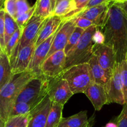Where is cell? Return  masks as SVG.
Returning <instances> with one entry per match:
<instances>
[{
	"instance_id": "cell-29",
	"label": "cell",
	"mask_w": 127,
	"mask_h": 127,
	"mask_svg": "<svg viewBox=\"0 0 127 127\" xmlns=\"http://www.w3.org/2000/svg\"><path fill=\"white\" fill-rule=\"evenodd\" d=\"M120 76L124 91L125 104L127 103V59L123 60L120 63Z\"/></svg>"
},
{
	"instance_id": "cell-43",
	"label": "cell",
	"mask_w": 127,
	"mask_h": 127,
	"mask_svg": "<svg viewBox=\"0 0 127 127\" xmlns=\"http://www.w3.org/2000/svg\"><path fill=\"white\" fill-rule=\"evenodd\" d=\"M114 1H115V2H122V1H123L124 0H114Z\"/></svg>"
},
{
	"instance_id": "cell-46",
	"label": "cell",
	"mask_w": 127,
	"mask_h": 127,
	"mask_svg": "<svg viewBox=\"0 0 127 127\" xmlns=\"http://www.w3.org/2000/svg\"></svg>"
},
{
	"instance_id": "cell-37",
	"label": "cell",
	"mask_w": 127,
	"mask_h": 127,
	"mask_svg": "<svg viewBox=\"0 0 127 127\" xmlns=\"http://www.w3.org/2000/svg\"><path fill=\"white\" fill-rule=\"evenodd\" d=\"M104 40H105V37L102 32L99 28H97L93 35V42L95 44H103L104 43Z\"/></svg>"
},
{
	"instance_id": "cell-23",
	"label": "cell",
	"mask_w": 127,
	"mask_h": 127,
	"mask_svg": "<svg viewBox=\"0 0 127 127\" xmlns=\"http://www.w3.org/2000/svg\"><path fill=\"white\" fill-rule=\"evenodd\" d=\"M35 16L48 18L53 14L52 2L50 0H37L35 3Z\"/></svg>"
},
{
	"instance_id": "cell-25",
	"label": "cell",
	"mask_w": 127,
	"mask_h": 127,
	"mask_svg": "<svg viewBox=\"0 0 127 127\" xmlns=\"http://www.w3.org/2000/svg\"><path fill=\"white\" fill-rule=\"evenodd\" d=\"M38 104L34 103L20 102L15 104L12 107L9 115V118L16 116H21L29 114L32 109H34Z\"/></svg>"
},
{
	"instance_id": "cell-4",
	"label": "cell",
	"mask_w": 127,
	"mask_h": 127,
	"mask_svg": "<svg viewBox=\"0 0 127 127\" xmlns=\"http://www.w3.org/2000/svg\"><path fill=\"white\" fill-rule=\"evenodd\" d=\"M60 75L68 82L74 94L84 93L91 85L94 83L90 66L88 63L69 67L63 70Z\"/></svg>"
},
{
	"instance_id": "cell-19",
	"label": "cell",
	"mask_w": 127,
	"mask_h": 127,
	"mask_svg": "<svg viewBox=\"0 0 127 127\" xmlns=\"http://www.w3.org/2000/svg\"><path fill=\"white\" fill-rule=\"evenodd\" d=\"M86 110L67 118H63L58 127H88L91 121V117L88 119Z\"/></svg>"
},
{
	"instance_id": "cell-30",
	"label": "cell",
	"mask_w": 127,
	"mask_h": 127,
	"mask_svg": "<svg viewBox=\"0 0 127 127\" xmlns=\"http://www.w3.org/2000/svg\"><path fill=\"white\" fill-rule=\"evenodd\" d=\"M35 7L36 6L35 4L31 7V9L28 11L24 12V13H23L22 14H21V16H19L16 18V21L17 22V25L19 26V28L23 29L24 26L27 24V22L32 18V16L34 15Z\"/></svg>"
},
{
	"instance_id": "cell-8",
	"label": "cell",
	"mask_w": 127,
	"mask_h": 127,
	"mask_svg": "<svg viewBox=\"0 0 127 127\" xmlns=\"http://www.w3.org/2000/svg\"><path fill=\"white\" fill-rule=\"evenodd\" d=\"M105 88L107 96L108 104L116 103L120 105H125V101L120 76L119 63H116L112 75Z\"/></svg>"
},
{
	"instance_id": "cell-13",
	"label": "cell",
	"mask_w": 127,
	"mask_h": 127,
	"mask_svg": "<svg viewBox=\"0 0 127 127\" xmlns=\"http://www.w3.org/2000/svg\"><path fill=\"white\" fill-rule=\"evenodd\" d=\"M52 101L47 94L37 106L29 113L27 127H45Z\"/></svg>"
},
{
	"instance_id": "cell-31",
	"label": "cell",
	"mask_w": 127,
	"mask_h": 127,
	"mask_svg": "<svg viewBox=\"0 0 127 127\" xmlns=\"http://www.w3.org/2000/svg\"><path fill=\"white\" fill-rule=\"evenodd\" d=\"M6 11L4 8L0 10V49L4 51L5 45V29H4V14Z\"/></svg>"
},
{
	"instance_id": "cell-5",
	"label": "cell",
	"mask_w": 127,
	"mask_h": 127,
	"mask_svg": "<svg viewBox=\"0 0 127 127\" xmlns=\"http://www.w3.org/2000/svg\"><path fill=\"white\" fill-rule=\"evenodd\" d=\"M50 78L45 76H37L31 79L20 92L15 104L20 102L38 104L48 94Z\"/></svg>"
},
{
	"instance_id": "cell-28",
	"label": "cell",
	"mask_w": 127,
	"mask_h": 127,
	"mask_svg": "<svg viewBox=\"0 0 127 127\" xmlns=\"http://www.w3.org/2000/svg\"><path fill=\"white\" fill-rule=\"evenodd\" d=\"M22 30H23V29H19L14 33L13 35L11 37V38L9 40L7 44H6L4 52L7 53V55L9 56V58L10 57H11V54H12L14 48L16 47V46L17 45V43H18L19 40L20 38H21V34H22Z\"/></svg>"
},
{
	"instance_id": "cell-9",
	"label": "cell",
	"mask_w": 127,
	"mask_h": 127,
	"mask_svg": "<svg viewBox=\"0 0 127 127\" xmlns=\"http://www.w3.org/2000/svg\"><path fill=\"white\" fill-rule=\"evenodd\" d=\"M66 55L64 50L55 52L47 58L40 68L41 74L48 78H53L61 74L64 69Z\"/></svg>"
},
{
	"instance_id": "cell-14",
	"label": "cell",
	"mask_w": 127,
	"mask_h": 127,
	"mask_svg": "<svg viewBox=\"0 0 127 127\" xmlns=\"http://www.w3.org/2000/svg\"><path fill=\"white\" fill-rule=\"evenodd\" d=\"M112 1L107 2L94 7L86 9L76 16H81L90 20L95 26L97 27V28L99 29L104 24L108 9Z\"/></svg>"
},
{
	"instance_id": "cell-12",
	"label": "cell",
	"mask_w": 127,
	"mask_h": 127,
	"mask_svg": "<svg viewBox=\"0 0 127 127\" xmlns=\"http://www.w3.org/2000/svg\"><path fill=\"white\" fill-rule=\"evenodd\" d=\"M56 33H57L53 34L48 39H47L39 45L35 47L33 56L31 59V63L29 66L28 71L32 72L37 76L41 75V66L47 58V55H48L51 47H52L53 39L55 37Z\"/></svg>"
},
{
	"instance_id": "cell-17",
	"label": "cell",
	"mask_w": 127,
	"mask_h": 127,
	"mask_svg": "<svg viewBox=\"0 0 127 127\" xmlns=\"http://www.w3.org/2000/svg\"><path fill=\"white\" fill-rule=\"evenodd\" d=\"M84 94L88 97L97 111H99L105 104H108V99L106 91L104 86L93 83Z\"/></svg>"
},
{
	"instance_id": "cell-11",
	"label": "cell",
	"mask_w": 127,
	"mask_h": 127,
	"mask_svg": "<svg viewBox=\"0 0 127 127\" xmlns=\"http://www.w3.org/2000/svg\"><path fill=\"white\" fill-rule=\"evenodd\" d=\"M75 28L76 26L72 19L63 21L60 29L56 33L47 58L58 51L64 50L68 40L74 32Z\"/></svg>"
},
{
	"instance_id": "cell-20",
	"label": "cell",
	"mask_w": 127,
	"mask_h": 127,
	"mask_svg": "<svg viewBox=\"0 0 127 127\" xmlns=\"http://www.w3.org/2000/svg\"><path fill=\"white\" fill-rule=\"evenodd\" d=\"M88 63L90 66L94 83L105 86L111 76L102 68L94 54Z\"/></svg>"
},
{
	"instance_id": "cell-2",
	"label": "cell",
	"mask_w": 127,
	"mask_h": 127,
	"mask_svg": "<svg viewBox=\"0 0 127 127\" xmlns=\"http://www.w3.org/2000/svg\"><path fill=\"white\" fill-rule=\"evenodd\" d=\"M35 76L37 75L30 71L14 74L10 81L0 89L1 127H3L9 118L10 113L22 88Z\"/></svg>"
},
{
	"instance_id": "cell-38",
	"label": "cell",
	"mask_w": 127,
	"mask_h": 127,
	"mask_svg": "<svg viewBox=\"0 0 127 127\" xmlns=\"http://www.w3.org/2000/svg\"><path fill=\"white\" fill-rule=\"evenodd\" d=\"M114 1V0H90V1L89 2V3H88V6H86V9L89 8V7H94V6L101 4L105 3V2H110V1Z\"/></svg>"
},
{
	"instance_id": "cell-33",
	"label": "cell",
	"mask_w": 127,
	"mask_h": 127,
	"mask_svg": "<svg viewBox=\"0 0 127 127\" xmlns=\"http://www.w3.org/2000/svg\"><path fill=\"white\" fill-rule=\"evenodd\" d=\"M17 0H5L3 8L6 13L9 14L12 18H16V4Z\"/></svg>"
},
{
	"instance_id": "cell-47",
	"label": "cell",
	"mask_w": 127,
	"mask_h": 127,
	"mask_svg": "<svg viewBox=\"0 0 127 127\" xmlns=\"http://www.w3.org/2000/svg\"></svg>"
},
{
	"instance_id": "cell-45",
	"label": "cell",
	"mask_w": 127,
	"mask_h": 127,
	"mask_svg": "<svg viewBox=\"0 0 127 127\" xmlns=\"http://www.w3.org/2000/svg\"><path fill=\"white\" fill-rule=\"evenodd\" d=\"M127 1V0H124V1Z\"/></svg>"
},
{
	"instance_id": "cell-32",
	"label": "cell",
	"mask_w": 127,
	"mask_h": 127,
	"mask_svg": "<svg viewBox=\"0 0 127 127\" xmlns=\"http://www.w3.org/2000/svg\"><path fill=\"white\" fill-rule=\"evenodd\" d=\"M71 19L74 21L76 27H80L84 30H86L87 29L89 28L92 26H95L91 21L86 18H84V17H81V16H74Z\"/></svg>"
},
{
	"instance_id": "cell-7",
	"label": "cell",
	"mask_w": 127,
	"mask_h": 127,
	"mask_svg": "<svg viewBox=\"0 0 127 127\" xmlns=\"http://www.w3.org/2000/svg\"><path fill=\"white\" fill-rule=\"evenodd\" d=\"M74 94L68 82L60 75L50 78L48 86V95L52 102L64 105Z\"/></svg>"
},
{
	"instance_id": "cell-27",
	"label": "cell",
	"mask_w": 127,
	"mask_h": 127,
	"mask_svg": "<svg viewBox=\"0 0 127 127\" xmlns=\"http://www.w3.org/2000/svg\"><path fill=\"white\" fill-rule=\"evenodd\" d=\"M29 119V114L11 117L5 123L3 127H27Z\"/></svg>"
},
{
	"instance_id": "cell-6",
	"label": "cell",
	"mask_w": 127,
	"mask_h": 127,
	"mask_svg": "<svg viewBox=\"0 0 127 127\" xmlns=\"http://www.w3.org/2000/svg\"><path fill=\"white\" fill-rule=\"evenodd\" d=\"M47 19L48 18H43L33 15L27 24L24 26L18 43L14 48L9 58L12 66L14 63L15 60L19 51L22 48L31 44L33 41L36 40L39 31L44 25Z\"/></svg>"
},
{
	"instance_id": "cell-21",
	"label": "cell",
	"mask_w": 127,
	"mask_h": 127,
	"mask_svg": "<svg viewBox=\"0 0 127 127\" xmlns=\"http://www.w3.org/2000/svg\"><path fill=\"white\" fill-rule=\"evenodd\" d=\"M75 10L76 4L74 0H60L56 4L53 14L63 17L65 21L69 19Z\"/></svg>"
},
{
	"instance_id": "cell-22",
	"label": "cell",
	"mask_w": 127,
	"mask_h": 127,
	"mask_svg": "<svg viewBox=\"0 0 127 127\" xmlns=\"http://www.w3.org/2000/svg\"><path fill=\"white\" fill-rule=\"evenodd\" d=\"M64 105L55 102H52L48 113L45 127H58L63 119L62 113Z\"/></svg>"
},
{
	"instance_id": "cell-39",
	"label": "cell",
	"mask_w": 127,
	"mask_h": 127,
	"mask_svg": "<svg viewBox=\"0 0 127 127\" xmlns=\"http://www.w3.org/2000/svg\"><path fill=\"white\" fill-rule=\"evenodd\" d=\"M119 4V6L124 10L125 12L127 14V1H122V2H117Z\"/></svg>"
},
{
	"instance_id": "cell-41",
	"label": "cell",
	"mask_w": 127,
	"mask_h": 127,
	"mask_svg": "<svg viewBox=\"0 0 127 127\" xmlns=\"http://www.w3.org/2000/svg\"><path fill=\"white\" fill-rule=\"evenodd\" d=\"M51 2H52V9H53V10H54L55 7L56 6V4H57V0H50Z\"/></svg>"
},
{
	"instance_id": "cell-10",
	"label": "cell",
	"mask_w": 127,
	"mask_h": 127,
	"mask_svg": "<svg viewBox=\"0 0 127 127\" xmlns=\"http://www.w3.org/2000/svg\"><path fill=\"white\" fill-rule=\"evenodd\" d=\"M93 54L95 56L102 68L112 76L117 63L116 55L113 48L104 43H94Z\"/></svg>"
},
{
	"instance_id": "cell-44",
	"label": "cell",
	"mask_w": 127,
	"mask_h": 127,
	"mask_svg": "<svg viewBox=\"0 0 127 127\" xmlns=\"http://www.w3.org/2000/svg\"><path fill=\"white\" fill-rule=\"evenodd\" d=\"M60 1V0H57V2H58V1Z\"/></svg>"
},
{
	"instance_id": "cell-15",
	"label": "cell",
	"mask_w": 127,
	"mask_h": 127,
	"mask_svg": "<svg viewBox=\"0 0 127 127\" xmlns=\"http://www.w3.org/2000/svg\"><path fill=\"white\" fill-rule=\"evenodd\" d=\"M35 41H33L31 44L19 51L12 66L14 74L28 71L29 66L35 49Z\"/></svg>"
},
{
	"instance_id": "cell-18",
	"label": "cell",
	"mask_w": 127,
	"mask_h": 127,
	"mask_svg": "<svg viewBox=\"0 0 127 127\" xmlns=\"http://www.w3.org/2000/svg\"><path fill=\"white\" fill-rule=\"evenodd\" d=\"M10 58L4 51L0 52V89L10 81L13 77Z\"/></svg>"
},
{
	"instance_id": "cell-3",
	"label": "cell",
	"mask_w": 127,
	"mask_h": 127,
	"mask_svg": "<svg viewBox=\"0 0 127 127\" xmlns=\"http://www.w3.org/2000/svg\"><path fill=\"white\" fill-rule=\"evenodd\" d=\"M97 29V27L93 26L85 30L76 45L66 55L64 69L89 62L93 55V35Z\"/></svg>"
},
{
	"instance_id": "cell-16",
	"label": "cell",
	"mask_w": 127,
	"mask_h": 127,
	"mask_svg": "<svg viewBox=\"0 0 127 127\" xmlns=\"http://www.w3.org/2000/svg\"><path fill=\"white\" fill-rule=\"evenodd\" d=\"M64 21L63 17L56 15L52 14L48 17L37 35L35 41V47L57 33Z\"/></svg>"
},
{
	"instance_id": "cell-36",
	"label": "cell",
	"mask_w": 127,
	"mask_h": 127,
	"mask_svg": "<svg viewBox=\"0 0 127 127\" xmlns=\"http://www.w3.org/2000/svg\"><path fill=\"white\" fill-rule=\"evenodd\" d=\"M74 1L76 4V10L71 15L68 19H70L72 17H74L79 13H80L81 12L84 11L86 7V6H88L90 0H74Z\"/></svg>"
},
{
	"instance_id": "cell-40",
	"label": "cell",
	"mask_w": 127,
	"mask_h": 127,
	"mask_svg": "<svg viewBox=\"0 0 127 127\" xmlns=\"http://www.w3.org/2000/svg\"><path fill=\"white\" fill-rule=\"evenodd\" d=\"M94 119H95V115H93V116L91 117V121L90 124H89V126L88 127H93V125H94Z\"/></svg>"
},
{
	"instance_id": "cell-42",
	"label": "cell",
	"mask_w": 127,
	"mask_h": 127,
	"mask_svg": "<svg viewBox=\"0 0 127 127\" xmlns=\"http://www.w3.org/2000/svg\"><path fill=\"white\" fill-rule=\"evenodd\" d=\"M5 0H0V3H1V9L3 8L4 2Z\"/></svg>"
},
{
	"instance_id": "cell-24",
	"label": "cell",
	"mask_w": 127,
	"mask_h": 127,
	"mask_svg": "<svg viewBox=\"0 0 127 127\" xmlns=\"http://www.w3.org/2000/svg\"><path fill=\"white\" fill-rule=\"evenodd\" d=\"M19 29L16 20L9 14L5 12L4 14V29H5V45H6L9 40L14 33ZM6 48V47H5Z\"/></svg>"
},
{
	"instance_id": "cell-1",
	"label": "cell",
	"mask_w": 127,
	"mask_h": 127,
	"mask_svg": "<svg viewBox=\"0 0 127 127\" xmlns=\"http://www.w3.org/2000/svg\"><path fill=\"white\" fill-rule=\"evenodd\" d=\"M105 37L104 44L113 48L117 63L127 55V14L119 4H110L102 26L100 28Z\"/></svg>"
},
{
	"instance_id": "cell-35",
	"label": "cell",
	"mask_w": 127,
	"mask_h": 127,
	"mask_svg": "<svg viewBox=\"0 0 127 127\" xmlns=\"http://www.w3.org/2000/svg\"><path fill=\"white\" fill-rule=\"evenodd\" d=\"M31 7L32 6H30L27 0H17L16 4V18L28 11Z\"/></svg>"
},
{
	"instance_id": "cell-34",
	"label": "cell",
	"mask_w": 127,
	"mask_h": 127,
	"mask_svg": "<svg viewBox=\"0 0 127 127\" xmlns=\"http://www.w3.org/2000/svg\"><path fill=\"white\" fill-rule=\"evenodd\" d=\"M115 119L117 127H127V103L124 105L121 113Z\"/></svg>"
},
{
	"instance_id": "cell-26",
	"label": "cell",
	"mask_w": 127,
	"mask_h": 127,
	"mask_svg": "<svg viewBox=\"0 0 127 127\" xmlns=\"http://www.w3.org/2000/svg\"><path fill=\"white\" fill-rule=\"evenodd\" d=\"M84 31H85V30L83 29L80 28V27H76L74 32H73L71 35L69 37L68 43L66 44V46L64 50V52H65L66 55L76 45L77 43H78V42L80 40L81 37L83 35Z\"/></svg>"
}]
</instances>
